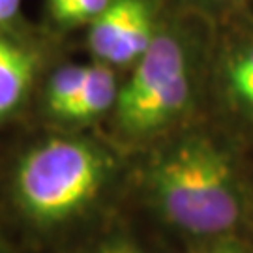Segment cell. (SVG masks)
<instances>
[{
    "label": "cell",
    "mask_w": 253,
    "mask_h": 253,
    "mask_svg": "<svg viewBox=\"0 0 253 253\" xmlns=\"http://www.w3.org/2000/svg\"><path fill=\"white\" fill-rule=\"evenodd\" d=\"M148 188L162 216L190 235H223L242 214L233 165L205 137L182 139L158 156L148 171Z\"/></svg>",
    "instance_id": "cell-1"
},
{
    "label": "cell",
    "mask_w": 253,
    "mask_h": 253,
    "mask_svg": "<svg viewBox=\"0 0 253 253\" xmlns=\"http://www.w3.org/2000/svg\"><path fill=\"white\" fill-rule=\"evenodd\" d=\"M111 154L81 137H49L19 158L13 199L40 229L62 225L84 212L105 188Z\"/></svg>",
    "instance_id": "cell-2"
},
{
    "label": "cell",
    "mask_w": 253,
    "mask_h": 253,
    "mask_svg": "<svg viewBox=\"0 0 253 253\" xmlns=\"http://www.w3.org/2000/svg\"><path fill=\"white\" fill-rule=\"evenodd\" d=\"M191 64L176 30L160 28L118 92L115 118L122 133L145 139L182 117L191 100Z\"/></svg>",
    "instance_id": "cell-3"
},
{
    "label": "cell",
    "mask_w": 253,
    "mask_h": 253,
    "mask_svg": "<svg viewBox=\"0 0 253 253\" xmlns=\"http://www.w3.org/2000/svg\"><path fill=\"white\" fill-rule=\"evenodd\" d=\"M154 0H111L88 25V49L98 62L113 68L133 64L158 34Z\"/></svg>",
    "instance_id": "cell-4"
},
{
    "label": "cell",
    "mask_w": 253,
    "mask_h": 253,
    "mask_svg": "<svg viewBox=\"0 0 253 253\" xmlns=\"http://www.w3.org/2000/svg\"><path fill=\"white\" fill-rule=\"evenodd\" d=\"M43 66V53L32 42L0 28V124L27 105Z\"/></svg>",
    "instance_id": "cell-5"
},
{
    "label": "cell",
    "mask_w": 253,
    "mask_h": 253,
    "mask_svg": "<svg viewBox=\"0 0 253 253\" xmlns=\"http://www.w3.org/2000/svg\"><path fill=\"white\" fill-rule=\"evenodd\" d=\"M120 84L117 81L115 68L103 62H92L90 73L79 94L68 105L58 122L66 124H86L115 109Z\"/></svg>",
    "instance_id": "cell-6"
},
{
    "label": "cell",
    "mask_w": 253,
    "mask_h": 253,
    "mask_svg": "<svg viewBox=\"0 0 253 253\" xmlns=\"http://www.w3.org/2000/svg\"><path fill=\"white\" fill-rule=\"evenodd\" d=\"M90 73V64H64L56 68L43 86V109L54 120H60L68 105L79 94Z\"/></svg>",
    "instance_id": "cell-7"
},
{
    "label": "cell",
    "mask_w": 253,
    "mask_h": 253,
    "mask_svg": "<svg viewBox=\"0 0 253 253\" xmlns=\"http://www.w3.org/2000/svg\"><path fill=\"white\" fill-rule=\"evenodd\" d=\"M225 83L233 100L253 113V43L236 49L225 64Z\"/></svg>",
    "instance_id": "cell-8"
},
{
    "label": "cell",
    "mask_w": 253,
    "mask_h": 253,
    "mask_svg": "<svg viewBox=\"0 0 253 253\" xmlns=\"http://www.w3.org/2000/svg\"><path fill=\"white\" fill-rule=\"evenodd\" d=\"M88 253H148L143 250L139 244H135L133 240L124 238V236H111L107 240L100 242L98 246H94Z\"/></svg>",
    "instance_id": "cell-9"
},
{
    "label": "cell",
    "mask_w": 253,
    "mask_h": 253,
    "mask_svg": "<svg viewBox=\"0 0 253 253\" xmlns=\"http://www.w3.org/2000/svg\"><path fill=\"white\" fill-rule=\"evenodd\" d=\"M21 0H0V28H9L19 17Z\"/></svg>",
    "instance_id": "cell-10"
},
{
    "label": "cell",
    "mask_w": 253,
    "mask_h": 253,
    "mask_svg": "<svg viewBox=\"0 0 253 253\" xmlns=\"http://www.w3.org/2000/svg\"><path fill=\"white\" fill-rule=\"evenodd\" d=\"M190 2L207 11H225L238 8L242 4V0H190Z\"/></svg>",
    "instance_id": "cell-11"
},
{
    "label": "cell",
    "mask_w": 253,
    "mask_h": 253,
    "mask_svg": "<svg viewBox=\"0 0 253 253\" xmlns=\"http://www.w3.org/2000/svg\"><path fill=\"white\" fill-rule=\"evenodd\" d=\"M45 2H47V13L54 21L60 13H64L66 9L70 8L75 0H45Z\"/></svg>",
    "instance_id": "cell-12"
},
{
    "label": "cell",
    "mask_w": 253,
    "mask_h": 253,
    "mask_svg": "<svg viewBox=\"0 0 253 253\" xmlns=\"http://www.w3.org/2000/svg\"><path fill=\"white\" fill-rule=\"evenodd\" d=\"M210 253H244V252H240L235 246H217L216 250H212Z\"/></svg>",
    "instance_id": "cell-13"
},
{
    "label": "cell",
    "mask_w": 253,
    "mask_h": 253,
    "mask_svg": "<svg viewBox=\"0 0 253 253\" xmlns=\"http://www.w3.org/2000/svg\"><path fill=\"white\" fill-rule=\"evenodd\" d=\"M0 253H2V250H0Z\"/></svg>",
    "instance_id": "cell-14"
}]
</instances>
